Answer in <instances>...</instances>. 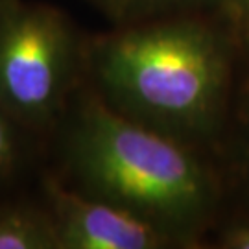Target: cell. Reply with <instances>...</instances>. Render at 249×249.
<instances>
[{
  "mask_svg": "<svg viewBox=\"0 0 249 249\" xmlns=\"http://www.w3.org/2000/svg\"><path fill=\"white\" fill-rule=\"evenodd\" d=\"M69 160L87 196L141 216L176 238L211 205V183L178 139L87 100L69 139Z\"/></svg>",
  "mask_w": 249,
  "mask_h": 249,
  "instance_id": "cell-1",
  "label": "cell"
},
{
  "mask_svg": "<svg viewBox=\"0 0 249 249\" xmlns=\"http://www.w3.org/2000/svg\"><path fill=\"white\" fill-rule=\"evenodd\" d=\"M90 69L109 106L174 139L203 129L225 83L222 46L194 22H159L106 37Z\"/></svg>",
  "mask_w": 249,
  "mask_h": 249,
  "instance_id": "cell-2",
  "label": "cell"
},
{
  "mask_svg": "<svg viewBox=\"0 0 249 249\" xmlns=\"http://www.w3.org/2000/svg\"><path fill=\"white\" fill-rule=\"evenodd\" d=\"M78 65L71 24L46 6L9 4L0 13V107L26 124L59 113Z\"/></svg>",
  "mask_w": 249,
  "mask_h": 249,
  "instance_id": "cell-3",
  "label": "cell"
},
{
  "mask_svg": "<svg viewBox=\"0 0 249 249\" xmlns=\"http://www.w3.org/2000/svg\"><path fill=\"white\" fill-rule=\"evenodd\" d=\"M50 196L59 249H157L172 240L157 225L104 199L59 187Z\"/></svg>",
  "mask_w": 249,
  "mask_h": 249,
  "instance_id": "cell-4",
  "label": "cell"
},
{
  "mask_svg": "<svg viewBox=\"0 0 249 249\" xmlns=\"http://www.w3.org/2000/svg\"><path fill=\"white\" fill-rule=\"evenodd\" d=\"M0 249H59L52 216L24 207L2 211Z\"/></svg>",
  "mask_w": 249,
  "mask_h": 249,
  "instance_id": "cell-5",
  "label": "cell"
},
{
  "mask_svg": "<svg viewBox=\"0 0 249 249\" xmlns=\"http://www.w3.org/2000/svg\"><path fill=\"white\" fill-rule=\"evenodd\" d=\"M13 159V133L6 120V111L0 107V172L9 166Z\"/></svg>",
  "mask_w": 249,
  "mask_h": 249,
  "instance_id": "cell-6",
  "label": "cell"
},
{
  "mask_svg": "<svg viewBox=\"0 0 249 249\" xmlns=\"http://www.w3.org/2000/svg\"><path fill=\"white\" fill-rule=\"evenodd\" d=\"M190 2H197V0H139L135 11H142V13H155V11H168L172 8H181Z\"/></svg>",
  "mask_w": 249,
  "mask_h": 249,
  "instance_id": "cell-7",
  "label": "cell"
},
{
  "mask_svg": "<svg viewBox=\"0 0 249 249\" xmlns=\"http://www.w3.org/2000/svg\"><path fill=\"white\" fill-rule=\"evenodd\" d=\"M92 2L106 9L107 13H111L113 17H125L133 13L139 0H92Z\"/></svg>",
  "mask_w": 249,
  "mask_h": 249,
  "instance_id": "cell-8",
  "label": "cell"
},
{
  "mask_svg": "<svg viewBox=\"0 0 249 249\" xmlns=\"http://www.w3.org/2000/svg\"><path fill=\"white\" fill-rule=\"evenodd\" d=\"M229 4L238 26L249 39V0H229Z\"/></svg>",
  "mask_w": 249,
  "mask_h": 249,
  "instance_id": "cell-9",
  "label": "cell"
},
{
  "mask_svg": "<svg viewBox=\"0 0 249 249\" xmlns=\"http://www.w3.org/2000/svg\"><path fill=\"white\" fill-rule=\"evenodd\" d=\"M225 246L234 249H249V225L232 229L225 238Z\"/></svg>",
  "mask_w": 249,
  "mask_h": 249,
  "instance_id": "cell-10",
  "label": "cell"
},
{
  "mask_svg": "<svg viewBox=\"0 0 249 249\" xmlns=\"http://www.w3.org/2000/svg\"><path fill=\"white\" fill-rule=\"evenodd\" d=\"M9 4H11V0H0V13L4 11V9L8 8Z\"/></svg>",
  "mask_w": 249,
  "mask_h": 249,
  "instance_id": "cell-11",
  "label": "cell"
}]
</instances>
